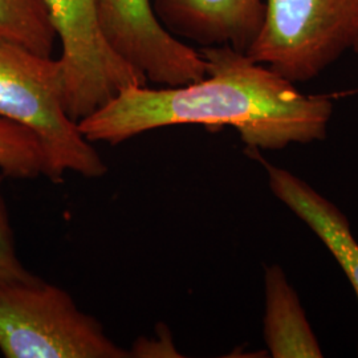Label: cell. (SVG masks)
Here are the masks:
<instances>
[{"label":"cell","mask_w":358,"mask_h":358,"mask_svg":"<svg viewBox=\"0 0 358 358\" xmlns=\"http://www.w3.org/2000/svg\"><path fill=\"white\" fill-rule=\"evenodd\" d=\"M153 6L173 35L241 52L254 41L264 15V0H154Z\"/></svg>","instance_id":"cell-7"},{"label":"cell","mask_w":358,"mask_h":358,"mask_svg":"<svg viewBox=\"0 0 358 358\" xmlns=\"http://www.w3.org/2000/svg\"><path fill=\"white\" fill-rule=\"evenodd\" d=\"M56 38L43 0H0V40L51 56Z\"/></svg>","instance_id":"cell-10"},{"label":"cell","mask_w":358,"mask_h":358,"mask_svg":"<svg viewBox=\"0 0 358 358\" xmlns=\"http://www.w3.org/2000/svg\"><path fill=\"white\" fill-rule=\"evenodd\" d=\"M353 51L356 52V53H357V55H358V38H357V41H356V44H355V45H353Z\"/></svg>","instance_id":"cell-14"},{"label":"cell","mask_w":358,"mask_h":358,"mask_svg":"<svg viewBox=\"0 0 358 358\" xmlns=\"http://www.w3.org/2000/svg\"><path fill=\"white\" fill-rule=\"evenodd\" d=\"M264 340L275 358L322 357L319 341L307 320L299 296L279 266L264 275Z\"/></svg>","instance_id":"cell-9"},{"label":"cell","mask_w":358,"mask_h":358,"mask_svg":"<svg viewBox=\"0 0 358 358\" xmlns=\"http://www.w3.org/2000/svg\"><path fill=\"white\" fill-rule=\"evenodd\" d=\"M0 352L7 358H127L96 317L60 287L0 282Z\"/></svg>","instance_id":"cell-3"},{"label":"cell","mask_w":358,"mask_h":358,"mask_svg":"<svg viewBox=\"0 0 358 358\" xmlns=\"http://www.w3.org/2000/svg\"><path fill=\"white\" fill-rule=\"evenodd\" d=\"M56 36L65 110L80 122L148 78L128 64L103 35L97 0H43Z\"/></svg>","instance_id":"cell-5"},{"label":"cell","mask_w":358,"mask_h":358,"mask_svg":"<svg viewBox=\"0 0 358 358\" xmlns=\"http://www.w3.org/2000/svg\"><path fill=\"white\" fill-rule=\"evenodd\" d=\"M206 76L180 87H130L78 122L88 141L118 145L174 125L235 129L248 150H282L324 141L333 115L328 96L304 94L245 52L202 47Z\"/></svg>","instance_id":"cell-1"},{"label":"cell","mask_w":358,"mask_h":358,"mask_svg":"<svg viewBox=\"0 0 358 358\" xmlns=\"http://www.w3.org/2000/svg\"><path fill=\"white\" fill-rule=\"evenodd\" d=\"M103 35L115 53L159 87H180L206 76L201 52L164 26L152 0H97Z\"/></svg>","instance_id":"cell-6"},{"label":"cell","mask_w":358,"mask_h":358,"mask_svg":"<svg viewBox=\"0 0 358 358\" xmlns=\"http://www.w3.org/2000/svg\"><path fill=\"white\" fill-rule=\"evenodd\" d=\"M47 159L38 137L28 129L0 117V171L10 178L45 177Z\"/></svg>","instance_id":"cell-11"},{"label":"cell","mask_w":358,"mask_h":358,"mask_svg":"<svg viewBox=\"0 0 358 358\" xmlns=\"http://www.w3.org/2000/svg\"><path fill=\"white\" fill-rule=\"evenodd\" d=\"M0 117L31 130L41 143L45 177L62 183L66 171L100 178L108 166L65 110L59 60L0 40Z\"/></svg>","instance_id":"cell-2"},{"label":"cell","mask_w":358,"mask_h":358,"mask_svg":"<svg viewBox=\"0 0 358 358\" xmlns=\"http://www.w3.org/2000/svg\"><path fill=\"white\" fill-rule=\"evenodd\" d=\"M6 176L0 171V282H31L38 276L32 275L22 264L15 245L13 229L3 196V179Z\"/></svg>","instance_id":"cell-12"},{"label":"cell","mask_w":358,"mask_h":358,"mask_svg":"<svg viewBox=\"0 0 358 358\" xmlns=\"http://www.w3.org/2000/svg\"><path fill=\"white\" fill-rule=\"evenodd\" d=\"M130 357H180L166 327L157 338H141L129 350Z\"/></svg>","instance_id":"cell-13"},{"label":"cell","mask_w":358,"mask_h":358,"mask_svg":"<svg viewBox=\"0 0 358 358\" xmlns=\"http://www.w3.org/2000/svg\"><path fill=\"white\" fill-rule=\"evenodd\" d=\"M357 38L358 0H264L245 53L296 84L320 76Z\"/></svg>","instance_id":"cell-4"},{"label":"cell","mask_w":358,"mask_h":358,"mask_svg":"<svg viewBox=\"0 0 358 358\" xmlns=\"http://www.w3.org/2000/svg\"><path fill=\"white\" fill-rule=\"evenodd\" d=\"M251 152L267 170L271 192L329 250L352 284L358 300V242L345 214L306 180L285 169L271 165L259 152Z\"/></svg>","instance_id":"cell-8"}]
</instances>
